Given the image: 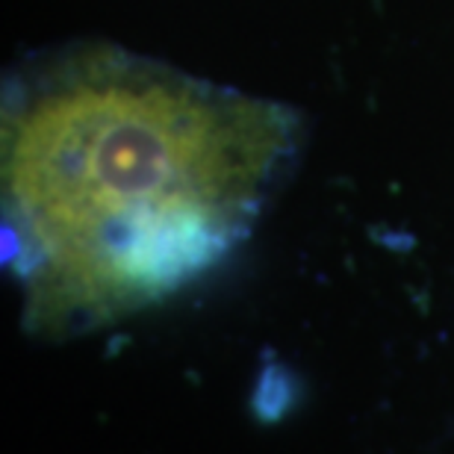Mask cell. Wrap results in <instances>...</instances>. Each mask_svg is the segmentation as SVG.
Masks as SVG:
<instances>
[{"instance_id": "cell-1", "label": "cell", "mask_w": 454, "mask_h": 454, "mask_svg": "<svg viewBox=\"0 0 454 454\" xmlns=\"http://www.w3.org/2000/svg\"><path fill=\"white\" fill-rule=\"evenodd\" d=\"M293 106L110 42L9 74L0 110L4 262L35 337H74L195 284L293 160Z\"/></svg>"}]
</instances>
